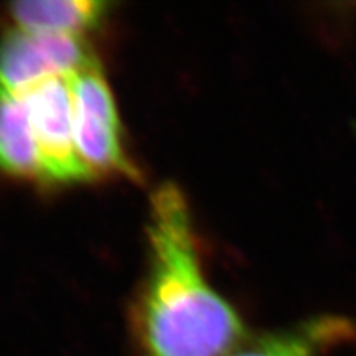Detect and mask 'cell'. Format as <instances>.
<instances>
[{
    "label": "cell",
    "instance_id": "52a82bcc",
    "mask_svg": "<svg viewBox=\"0 0 356 356\" xmlns=\"http://www.w3.org/2000/svg\"><path fill=\"white\" fill-rule=\"evenodd\" d=\"M0 170L13 177L44 181L30 115L19 94L0 92Z\"/></svg>",
    "mask_w": 356,
    "mask_h": 356
},
{
    "label": "cell",
    "instance_id": "7a4b0ae2",
    "mask_svg": "<svg viewBox=\"0 0 356 356\" xmlns=\"http://www.w3.org/2000/svg\"><path fill=\"white\" fill-rule=\"evenodd\" d=\"M76 146L92 174L132 175L120 137V120L115 97L102 65L97 63L70 76Z\"/></svg>",
    "mask_w": 356,
    "mask_h": 356
},
{
    "label": "cell",
    "instance_id": "277c9868",
    "mask_svg": "<svg viewBox=\"0 0 356 356\" xmlns=\"http://www.w3.org/2000/svg\"><path fill=\"white\" fill-rule=\"evenodd\" d=\"M94 63L82 36L14 27L0 39V92L22 94L48 77L72 76Z\"/></svg>",
    "mask_w": 356,
    "mask_h": 356
},
{
    "label": "cell",
    "instance_id": "8992f818",
    "mask_svg": "<svg viewBox=\"0 0 356 356\" xmlns=\"http://www.w3.org/2000/svg\"><path fill=\"white\" fill-rule=\"evenodd\" d=\"M107 9L99 0H27L10 5L9 15L17 29L82 36L104 19Z\"/></svg>",
    "mask_w": 356,
    "mask_h": 356
},
{
    "label": "cell",
    "instance_id": "6da1fadb",
    "mask_svg": "<svg viewBox=\"0 0 356 356\" xmlns=\"http://www.w3.org/2000/svg\"><path fill=\"white\" fill-rule=\"evenodd\" d=\"M149 266L132 306L143 356H227L247 339L236 309L202 269L184 193L163 183L150 197Z\"/></svg>",
    "mask_w": 356,
    "mask_h": 356
},
{
    "label": "cell",
    "instance_id": "3957f363",
    "mask_svg": "<svg viewBox=\"0 0 356 356\" xmlns=\"http://www.w3.org/2000/svg\"><path fill=\"white\" fill-rule=\"evenodd\" d=\"M19 95L29 110L44 181L72 184L94 178L76 146L70 76L48 77Z\"/></svg>",
    "mask_w": 356,
    "mask_h": 356
},
{
    "label": "cell",
    "instance_id": "5b68a950",
    "mask_svg": "<svg viewBox=\"0 0 356 356\" xmlns=\"http://www.w3.org/2000/svg\"><path fill=\"white\" fill-rule=\"evenodd\" d=\"M356 336L352 321L336 316H321L297 327L266 334L243 343L227 356H321L336 344H343Z\"/></svg>",
    "mask_w": 356,
    "mask_h": 356
}]
</instances>
